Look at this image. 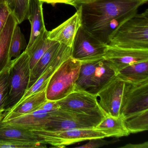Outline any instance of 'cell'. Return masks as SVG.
Masks as SVG:
<instances>
[{"label":"cell","instance_id":"484cf974","mask_svg":"<svg viewBox=\"0 0 148 148\" xmlns=\"http://www.w3.org/2000/svg\"><path fill=\"white\" fill-rule=\"evenodd\" d=\"M13 60L0 71V113L5 111V107L8 97L10 86V74Z\"/></svg>","mask_w":148,"mask_h":148},{"label":"cell","instance_id":"d590c367","mask_svg":"<svg viewBox=\"0 0 148 148\" xmlns=\"http://www.w3.org/2000/svg\"><path fill=\"white\" fill-rule=\"evenodd\" d=\"M6 113L7 112L5 111L0 113V121H1L3 119V118L5 117Z\"/></svg>","mask_w":148,"mask_h":148},{"label":"cell","instance_id":"277c9868","mask_svg":"<svg viewBox=\"0 0 148 148\" xmlns=\"http://www.w3.org/2000/svg\"><path fill=\"white\" fill-rule=\"evenodd\" d=\"M105 116L79 113L59 109L51 112L45 125L41 129L52 131L94 129Z\"/></svg>","mask_w":148,"mask_h":148},{"label":"cell","instance_id":"5bb4252c","mask_svg":"<svg viewBox=\"0 0 148 148\" xmlns=\"http://www.w3.org/2000/svg\"><path fill=\"white\" fill-rule=\"evenodd\" d=\"M50 113L43 110H38L7 121H0V124L25 130L39 129L45 126Z\"/></svg>","mask_w":148,"mask_h":148},{"label":"cell","instance_id":"5b68a950","mask_svg":"<svg viewBox=\"0 0 148 148\" xmlns=\"http://www.w3.org/2000/svg\"><path fill=\"white\" fill-rule=\"evenodd\" d=\"M10 71V86L6 103L5 112L15 105L24 96L28 88L30 76V57L24 51L14 59Z\"/></svg>","mask_w":148,"mask_h":148},{"label":"cell","instance_id":"ffe728a7","mask_svg":"<svg viewBox=\"0 0 148 148\" xmlns=\"http://www.w3.org/2000/svg\"><path fill=\"white\" fill-rule=\"evenodd\" d=\"M116 77L124 82L130 83L148 79V60L126 66L117 73Z\"/></svg>","mask_w":148,"mask_h":148},{"label":"cell","instance_id":"4fadbf2b","mask_svg":"<svg viewBox=\"0 0 148 148\" xmlns=\"http://www.w3.org/2000/svg\"><path fill=\"white\" fill-rule=\"evenodd\" d=\"M81 25L79 13L77 11L67 20L48 32L47 38L71 47L76 34Z\"/></svg>","mask_w":148,"mask_h":148},{"label":"cell","instance_id":"7402d4cb","mask_svg":"<svg viewBox=\"0 0 148 148\" xmlns=\"http://www.w3.org/2000/svg\"><path fill=\"white\" fill-rule=\"evenodd\" d=\"M0 139L36 142L45 144L42 139L29 130L2 125L1 124H0Z\"/></svg>","mask_w":148,"mask_h":148},{"label":"cell","instance_id":"52a82bcc","mask_svg":"<svg viewBox=\"0 0 148 148\" xmlns=\"http://www.w3.org/2000/svg\"><path fill=\"white\" fill-rule=\"evenodd\" d=\"M107 47L81 25L72 45L71 58L80 62L101 58Z\"/></svg>","mask_w":148,"mask_h":148},{"label":"cell","instance_id":"cb8c5ba5","mask_svg":"<svg viewBox=\"0 0 148 148\" xmlns=\"http://www.w3.org/2000/svg\"><path fill=\"white\" fill-rule=\"evenodd\" d=\"M60 46L61 44L58 42H56L53 45L44 53L34 67L31 70L28 88L32 85L40 77L50 62L58 53Z\"/></svg>","mask_w":148,"mask_h":148},{"label":"cell","instance_id":"f1b7e54d","mask_svg":"<svg viewBox=\"0 0 148 148\" xmlns=\"http://www.w3.org/2000/svg\"><path fill=\"white\" fill-rule=\"evenodd\" d=\"M12 12L7 2L0 3V34L3 31L8 17Z\"/></svg>","mask_w":148,"mask_h":148},{"label":"cell","instance_id":"83f0119b","mask_svg":"<svg viewBox=\"0 0 148 148\" xmlns=\"http://www.w3.org/2000/svg\"><path fill=\"white\" fill-rule=\"evenodd\" d=\"M45 144L36 142H23L0 139V148H35L45 147Z\"/></svg>","mask_w":148,"mask_h":148},{"label":"cell","instance_id":"d6986e66","mask_svg":"<svg viewBox=\"0 0 148 148\" xmlns=\"http://www.w3.org/2000/svg\"><path fill=\"white\" fill-rule=\"evenodd\" d=\"M116 76L111 65L103 58L96 67L92 85L88 92L97 95L98 92Z\"/></svg>","mask_w":148,"mask_h":148},{"label":"cell","instance_id":"8d00e7d4","mask_svg":"<svg viewBox=\"0 0 148 148\" xmlns=\"http://www.w3.org/2000/svg\"><path fill=\"white\" fill-rule=\"evenodd\" d=\"M67 5H71L73 6L76 0H67Z\"/></svg>","mask_w":148,"mask_h":148},{"label":"cell","instance_id":"1f68e13d","mask_svg":"<svg viewBox=\"0 0 148 148\" xmlns=\"http://www.w3.org/2000/svg\"><path fill=\"white\" fill-rule=\"evenodd\" d=\"M120 148H148V142H146L142 143L136 144H128L124 146L120 147Z\"/></svg>","mask_w":148,"mask_h":148},{"label":"cell","instance_id":"44dd1931","mask_svg":"<svg viewBox=\"0 0 148 148\" xmlns=\"http://www.w3.org/2000/svg\"><path fill=\"white\" fill-rule=\"evenodd\" d=\"M103 58L81 62V66L74 91H89L92 87L95 69Z\"/></svg>","mask_w":148,"mask_h":148},{"label":"cell","instance_id":"4dcf8cb0","mask_svg":"<svg viewBox=\"0 0 148 148\" xmlns=\"http://www.w3.org/2000/svg\"><path fill=\"white\" fill-rule=\"evenodd\" d=\"M60 109L59 106L56 101L47 99L38 108V110H41L48 112H52Z\"/></svg>","mask_w":148,"mask_h":148},{"label":"cell","instance_id":"74e56055","mask_svg":"<svg viewBox=\"0 0 148 148\" xmlns=\"http://www.w3.org/2000/svg\"><path fill=\"white\" fill-rule=\"evenodd\" d=\"M5 2H7V0H0V3H2Z\"/></svg>","mask_w":148,"mask_h":148},{"label":"cell","instance_id":"30bf717a","mask_svg":"<svg viewBox=\"0 0 148 148\" xmlns=\"http://www.w3.org/2000/svg\"><path fill=\"white\" fill-rule=\"evenodd\" d=\"M125 82L116 76L97 94L99 107L105 115L118 117L120 115Z\"/></svg>","mask_w":148,"mask_h":148},{"label":"cell","instance_id":"7c38bea8","mask_svg":"<svg viewBox=\"0 0 148 148\" xmlns=\"http://www.w3.org/2000/svg\"><path fill=\"white\" fill-rule=\"evenodd\" d=\"M71 57V47L61 44V46L58 53L50 62L40 77L27 90L21 100L9 110L18 106L23 101L32 95L46 88L49 80L54 72L62 63Z\"/></svg>","mask_w":148,"mask_h":148},{"label":"cell","instance_id":"f546056e","mask_svg":"<svg viewBox=\"0 0 148 148\" xmlns=\"http://www.w3.org/2000/svg\"><path fill=\"white\" fill-rule=\"evenodd\" d=\"M112 141H106L103 140V138H93L90 139L89 142L87 143L81 145L77 146V148H99L105 145H108L109 144L114 143Z\"/></svg>","mask_w":148,"mask_h":148},{"label":"cell","instance_id":"ac0fdd59","mask_svg":"<svg viewBox=\"0 0 148 148\" xmlns=\"http://www.w3.org/2000/svg\"><path fill=\"white\" fill-rule=\"evenodd\" d=\"M18 24L12 12L0 34V71L12 60L9 57L10 43L14 28Z\"/></svg>","mask_w":148,"mask_h":148},{"label":"cell","instance_id":"7a4b0ae2","mask_svg":"<svg viewBox=\"0 0 148 148\" xmlns=\"http://www.w3.org/2000/svg\"><path fill=\"white\" fill-rule=\"evenodd\" d=\"M108 45L148 50V9L123 22L112 34Z\"/></svg>","mask_w":148,"mask_h":148},{"label":"cell","instance_id":"9c48e42d","mask_svg":"<svg viewBox=\"0 0 148 148\" xmlns=\"http://www.w3.org/2000/svg\"><path fill=\"white\" fill-rule=\"evenodd\" d=\"M97 97L85 91H74L56 101L62 110L84 114H105L99 107Z\"/></svg>","mask_w":148,"mask_h":148},{"label":"cell","instance_id":"603a6c76","mask_svg":"<svg viewBox=\"0 0 148 148\" xmlns=\"http://www.w3.org/2000/svg\"><path fill=\"white\" fill-rule=\"evenodd\" d=\"M48 31H47L39 37L29 48L25 51L28 53L30 57V70H32L40 59L46 51L56 43V41L51 40L47 38Z\"/></svg>","mask_w":148,"mask_h":148},{"label":"cell","instance_id":"2e32d148","mask_svg":"<svg viewBox=\"0 0 148 148\" xmlns=\"http://www.w3.org/2000/svg\"><path fill=\"white\" fill-rule=\"evenodd\" d=\"M94 129L103 133L106 137H122L130 134L125 126L122 114L118 117L106 115Z\"/></svg>","mask_w":148,"mask_h":148},{"label":"cell","instance_id":"8992f818","mask_svg":"<svg viewBox=\"0 0 148 148\" xmlns=\"http://www.w3.org/2000/svg\"><path fill=\"white\" fill-rule=\"evenodd\" d=\"M29 130L40 138L45 144L57 148H64L82 141L106 137L103 133L94 129L52 131L40 128Z\"/></svg>","mask_w":148,"mask_h":148},{"label":"cell","instance_id":"3957f363","mask_svg":"<svg viewBox=\"0 0 148 148\" xmlns=\"http://www.w3.org/2000/svg\"><path fill=\"white\" fill-rule=\"evenodd\" d=\"M81 62L70 57L60 64L51 77L46 89L48 100L58 101L74 91Z\"/></svg>","mask_w":148,"mask_h":148},{"label":"cell","instance_id":"ba28073f","mask_svg":"<svg viewBox=\"0 0 148 148\" xmlns=\"http://www.w3.org/2000/svg\"><path fill=\"white\" fill-rule=\"evenodd\" d=\"M148 110V79L138 83L125 82L120 114L123 116Z\"/></svg>","mask_w":148,"mask_h":148},{"label":"cell","instance_id":"e575fe53","mask_svg":"<svg viewBox=\"0 0 148 148\" xmlns=\"http://www.w3.org/2000/svg\"><path fill=\"white\" fill-rule=\"evenodd\" d=\"M14 0H7V2L9 6L10 9L12 10V7L13 2Z\"/></svg>","mask_w":148,"mask_h":148},{"label":"cell","instance_id":"6da1fadb","mask_svg":"<svg viewBox=\"0 0 148 148\" xmlns=\"http://www.w3.org/2000/svg\"><path fill=\"white\" fill-rule=\"evenodd\" d=\"M148 0H92L75 6L81 26L95 38L109 45L116 29L137 13Z\"/></svg>","mask_w":148,"mask_h":148},{"label":"cell","instance_id":"8fae6325","mask_svg":"<svg viewBox=\"0 0 148 148\" xmlns=\"http://www.w3.org/2000/svg\"><path fill=\"white\" fill-rule=\"evenodd\" d=\"M104 58L116 73L132 64L148 60V50L129 49L108 45Z\"/></svg>","mask_w":148,"mask_h":148},{"label":"cell","instance_id":"9a60e30c","mask_svg":"<svg viewBox=\"0 0 148 148\" xmlns=\"http://www.w3.org/2000/svg\"><path fill=\"white\" fill-rule=\"evenodd\" d=\"M43 3L40 0H29L27 19L31 24V32L29 43L26 49L29 48L47 31L44 22Z\"/></svg>","mask_w":148,"mask_h":148},{"label":"cell","instance_id":"836d02e7","mask_svg":"<svg viewBox=\"0 0 148 148\" xmlns=\"http://www.w3.org/2000/svg\"><path fill=\"white\" fill-rule=\"evenodd\" d=\"M92 1V0H76L74 5H73V6L75 7V6L78 5V4L84 3V2H88V1Z\"/></svg>","mask_w":148,"mask_h":148},{"label":"cell","instance_id":"e0dca14e","mask_svg":"<svg viewBox=\"0 0 148 148\" xmlns=\"http://www.w3.org/2000/svg\"><path fill=\"white\" fill-rule=\"evenodd\" d=\"M46 89L47 88L32 95L16 108L7 112L5 116L1 121H7L37 110L41 105L47 100Z\"/></svg>","mask_w":148,"mask_h":148},{"label":"cell","instance_id":"4316f807","mask_svg":"<svg viewBox=\"0 0 148 148\" xmlns=\"http://www.w3.org/2000/svg\"><path fill=\"white\" fill-rule=\"evenodd\" d=\"M27 46L25 36L21 32L18 24L14 28L10 43L9 57L11 60L16 58L21 54L22 50Z\"/></svg>","mask_w":148,"mask_h":148},{"label":"cell","instance_id":"d4e9b609","mask_svg":"<svg viewBox=\"0 0 148 148\" xmlns=\"http://www.w3.org/2000/svg\"><path fill=\"white\" fill-rule=\"evenodd\" d=\"M125 124L130 133H136L148 130V110L124 116Z\"/></svg>","mask_w":148,"mask_h":148},{"label":"cell","instance_id":"d6a6232c","mask_svg":"<svg viewBox=\"0 0 148 148\" xmlns=\"http://www.w3.org/2000/svg\"><path fill=\"white\" fill-rule=\"evenodd\" d=\"M40 1L43 3H46L47 4H51L54 5L58 3H64V4H67V0H40Z\"/></svg>","mask_w":148,"mask_h":148}]
</instances>
